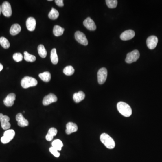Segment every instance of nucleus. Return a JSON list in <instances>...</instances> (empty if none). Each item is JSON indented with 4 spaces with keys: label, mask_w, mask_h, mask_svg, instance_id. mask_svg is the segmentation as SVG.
<instances>
[{
    "label": "nucleus",
    "mask_w": 162,
    "mask_h": 162,
    "mask_svg": "<svg viewBox=\"0 0 162 162\" xmlns=\"http://www.w3.org/2000/svg\"><path fill=\"white\" fill-rule=\"evenodd\" d=\"M75 38L77 42L84 46H87L88 45V40L86 37L83 32L78 31L75 34Z\"/></svg>",
    "instance_id": "nucleus-8"
},
{
    "label": "nucleus",
    "mask_w": 162,
    "mask_h": 162,
    "mask_svg": "<svg viewBox=\"0 0 162 162\" xmlns=\"http://www.w3.org/2000/svg\"><path fill=\"white\" fill-rule=\"evenodd\" d=\"M36 26V21L33 17H29L26 21V27L30 31L34 30Z\"/></svg>",
    "instance_id": "nucleus-17"
},
{
    "label": "nucleus",
    "mask_w": 162,
    "mask_h": 162,
    "mask_svg": "<svg viewBox=\"0 0 162 162\" xmlns=\"http://www.w3.org/2000/svg\"><path fill=\"white\" fill-rule=\"evenodd\" d=\"M1 7V13L3 15L7 17H9L12 15V9L9 2L5 1L2 3Z\"/></svg>",
    "instance_id": "nucleus-7"
},
{
    "label": "nucleus",
    "mask_w": 162,
    "mask_h": 162,
    "mask_svg": "<svg viewBox=\"0 0 162 162\" xmlns=\"http://www.w3.org/2000/svg\"><path fill=\"white\" fill-rule=\"evenodd\" d=\"M13 58L14 60L15 61L17 62H19L22 60L23 56L20 53H16L15 54H14Z\"/></svg>",
    "instance_id": "nucleus-31"
},
{
    "label": "nucleus",
    "mask_w": 162,
    "mask_h": 162,
    "mask_svg": "<svg viewBox=\"0 0 162 162\" xmlns=\"http://www.w3.org/2000/svg\"><path fill=\"white\" fill-rule=\"evenodd\" d=\"M21 30V27H20V25L18 23H15L12 25V26L10 27V34L14 36L19 34Z\"/></svg>",
    "instance_id": "nucleus-20"
},
{
    "label": "nucleus",
    "mask_w": 162,
    "mask_h": 162,
    "mask_svg": "<svg viewBox=\"0 0 162 162\" xmlns=\"http://www.w3.org/2000/svg\"><path fill=\"white\" fill-rule=\"evenodd\" d=\"M57 101V97L55 95L52 93H50L47 95H46L43 100V103L44 105H48L52 103H54Z\"/></svg>",
    "instance_id": "nucleus-11"
},
{
    "label": "nucleus",
    "mask_w": 162,
    "mask_h": 162,
    "mask_svg": "<svg viewBox=\"0 0 162 162\" xmlns=\"http://www.w3.org/2000/svg\"><path fill=\"white\" fill-rule=\"evenodd\" d=\"M16 95L14 93H10L3 100L4 104L7 107H11L14 104Z\"/></svg>",
    "instance_id": "nucleus-12"
},
{
    "label": "nucleus",
    "mask_w": 162,
    "mask_h": 162,
    "mask_svg": "<svg viewBox=\"0 0 162 162\" xmlns=\"http://www.w3.org/2000/svg\"><path fill=\"white\" fill-rule=\"evenodd\" d=\"M78 129V128L76 124L72 122H69L66 125V129L65 130L66 134L68 135L71 134L72 133L76 132Z\"/></svg>",
    "instance_id": "nucleus-16"
},
{
    "label": "nucleus",
    "mask_w": 162,
    "mask_h": 162,
    "mask_svg": "<svg viewBox=\"0 0 162 162\" xmlns=\"http://www.w3.org/2000/svg\"><path fill=\"white\" fill-rule=\"evenodd\" d=\"M49 150H50V152L53 155H54L55 157L58 158L60 156V154L58 152V150H57L56 148H54L53 146H52L49 149Z\"/></svg>",
    "instance_id": "nucleus-32"
},
{
    "label": "nucleus",
    "mask_w": 162,
    "mask_h": 162,
    "mask_svg": "<svg viewBox=\"0 0 162 162\" xmlns=\"http://www.w3.org/2000/svg\"><path fill=\"white\" fill-rule=\"evenodd\" d=\"M55 2L58 6H60V7H62L64 6V4L63 3V0H56Z\"/></svg>",
    "instance_id": "nucleus-33"
},
{
    "label": "nucleus",
    "mask_w": 162,
    "mask_h": 162,
    "mask_svg": "<svg viewBox=\"0 0 162 162\" xmlns=\"http://www.w3.org/2000/svg\"><path fill=\"white\" fill-rule=\"evenodd\" d=\"M38 52L39 56L42 58H44L47 56V51L43 45H40L38 47Z\"/></svg>",
    "instance_id": "nucleus-26"
},
{
    "label": "nucleus",
    "mask_w": 162,
    "mask_h": 162,
    "mask_svg": "<svg viewBox=\"0 0 162 162\" xmlns=\"http://www.w3.org/2000/svg\"><path fill=\"white\" fill-rule=\"evenodd\" d=\"M105 1L108 7L111 9L115 8L117 6V0H106Z\"/></svg>",
    "instance_id": "nucleus-30"
},
{
    "label": "nucleus",
    "mask_w": 162,
    "mask_h": 162,
    "mask_svg": "<svg viewBox=\"0 0 162 162\" xmlns=\"http://www.w3.org/2000/svg\"><path fill=\"white\" fill-rule=\"evenodd\" d=\"M3 69V65H2V64H1V63H0V72H1V70H2V69Z\"/></svg>",
    "instance_id": "nucleus-34"
},
{
    "label": "nucleus",
    "mask_w": 162,
    "mask_h": 162,
    "mask_svg": "<svg viewBox=\"0 0 162 162\" xmlns=\"http://www.w3.org/2000/svg\"><path fill=\"white\" fill-rule=\"evenodd\" d=\"M108 72L107 69L102 68L100 69L98 72V82L100 84H104L105 82L107 77Z\"/></svg>",
    "instance_id": "nucleus-6"
},
{
    "label": "nucleus",
    "mask_w": 162,
    "mask_h": 162,
    "mask_svg": "<svg viewBox=\"0 0 162 162\" xmlns=\"http://www.w3.org/2000/svg\"><path fill=\"white\" fill-rule=\"evenodd\" d=\"M100 140L101 142L109 149L115 148V141L109 135L106 133H103L100 135Z\"/></svg>",
    "instance_id": "nucleus-2"
},
{
    "label": "nucleus",
    "mask_w": 162,
    "mask_h": 162,
    "mask_svg": "<svg viewBox=\"0 0 162 162\" xmlns=\"http://www.w3.org/2000/svg\"><path fill=\"white\" fill-rule=\"evenodd\" d=\"M65 29L59 25H55L53 28V34L56 36H60L63 35Z\"/></svg>",
    "instance_id": "nucleus-23"
},
{
    "label": "nucleus",
    "mask_w": 162,
    "mask_h": 162,
    "mask_svg": "<svg viewBox=\"0 0 162 162\" xmlns=\"http://www.w3.org/2000/svg\"><path fill=\"white\" fill-rule=\"evenodd\" d=\"M16 120L19 127H25L28 125V121L24 118L21 113H18L16 116Z\"/></svg>",
    "instance_id": "nucleus-15"
},
{
    "label": "nucleus",
    "mask_w": 162,
    "mask_h": 162,
    "mask_svg": "<svg viewBox=\"0 0 162 162\" xmlns=\"http://www.w3.org/2000/svg\"><path fill=\"white\" fill-rule=\"evenodd\" d=\"M83 25L89 30L94 31L96 30V25L91 18L88 17L85 19L83 22Z\"/></svg>",
    "instance_id": "nucleus-14"
},
{
    "label": "nucleus",
    "mask_w": 162,
    "mask_h": 162,
    "mask_svg": "<svg viewBox=\"0 0 162 162\" xmlns=\"http://www.w3.org/2000/svg\"><path fill=\"white\" fill-rule=\"evenodd\" d=\"M158 39L155 36H151L148 37L146 40L147 46L150 50H153L157 46Z\"/></svg>",
    "instance_id": "nucleus-10"
},
{
    "label": "nucleus",
    "mask_w": 162,
    "mask_h": 162,
    "mask_svg": "<svg viewBox=\"0 0 162 162\" xmlns=\"http://www.w3.org/2000/svg\"><path fill=\"white\" fill-rule=\"evenodd\" d=\"M135 32L132 30L125 31L120 36L121 39L123 41H128L132 39L135 36Z\"/></svg>",
    "instance_id": "nucleus-13"
},
{
    "label": "nucleus",
    "mask_w": 162,
    "mask_h": 162,
    "mask_svg": "<svg viewBox=\"0 0 162 162\" xmlns=\"http://www.w3.org/2000/svg\"><path fill=\"white\" fill-rule=\"evenodd\" d=\"M117 107L119 112L124 116L128 117L132 115V108L128 104L124 102H119L117 103Z\"/></svg>",
    "instance_id": "nucleus-1"
},
{
    "label": "nucleus",
    "mask_w": 162,
    "mask_h": 162,
    "mask_svg": "<svg viewBox=\"0 0 162 162\" xmlns=\"http://www.w3.org/2000/svg\"><path fill=\"white\" fill-rule=\"evenodd\" d=\"M0 44L5 49L9 48L10 47V43L9 41L4 37L0 38Z\"/></svg>",
    "instance_id": "nucleus-28"
},
{
    "label": "nucleus",
    "mask_w": 162,
    "mask_h": 162,
    "mask_svg": "<svg viewBox=\"0 0 162 162\" xmlns=\"http://www.w3.org/2000/svg\"><path fill=\"white\" fill-rule=\"evenodd\" d=\"M51 60L52 64L56 65L58 63L59 58L57 54L56 49V48L53 49L51 51Z\"/></svg>",
    "instance_id": "nucleus-21"
},
{
    "label": "nucleus",
    "mask_w": 162,
    "mask_h": 162,
    "mask_svg": "<svg viewBox=\"0 0 162 162\" xmlns=\"http://www.w3.org/2000/svg\"><path fill=\"white\" fill-rule=\"evenodd\" d=\"M37 84H38V81L35 78L28 76L24 77L21 81V86L23 88H25V89L29 87L36 86Z\"/></svg>",
    "instance_id": "nucleus-3"
},
{
    "label": "nucleus",
    "mask_w": 162,
    "mask_h": 162,
    "mask_svg": "<svg viewBox=\"0 0 162 162\" xmlns=\"http://www.w3.org/2000/svg\"><path fill=\"white\" fill-rule=\"evenodd\" d=\"M140 56L139 51L137 50H134L127 54L125 61L128 64H131L136 62V61L139 59Z\"/></svg>",
    "instance_id": "nucleus-5"
},
{
    "label": "nucleus",
    "mask_w": 162,
    "mask_h": 162,
    "mask_svg": "<svg viewBox=\"0 0 162 162\" xmlns=\"http://www.w3.org/2000/svg\"><path fill=\"white\" fill-rule=\"evenodd\" d=\"M9 121L10 117L8 116L4 115L2 113H0V122L1 128L3 130H7L10 128L11 125Z\"/></svg>",
    "instance_id": "nucleus-9"
},
{
    "label": "nucleus",
    "mask_w": 162,
    "mask_h": 162,
    "mask_svg": "<svg viewBox=\"0 0 162 162\" xmlns=\"http://www.w3.org/2000/svg\"><path fill=\"white\" fill-rule=\"evenodd\" d=\"M1 6L0 5V14H1Z\"/></svg>",
    "instance_id": "nucleus-35"
},
{
    "label": "nucleus",
    "mask_w": 162,
    "mask_h": 162,
    "mask_svg": "<svg viewBox=\"0 0 162 162\" xmlns=\"http://www.w3.org/2000/svg\"><path fill=\"white\" fill-rule=\"evenodd\" d=\"M63 73L67 76H71L74 73V69L72 66H66L63 70Z\"/></svg>",
    "instance_id": "nucleus-29"
},
{
    "label": "nucleus",
    "mask_w": 162,
    "mask_h": 162,
    "mask_svg": "<svg viewBox=\"0 0 162 162\" xmlns=\"http://www.w3.org/2000/svg\"><path fill=\"white\" fill-rule=\"evenodd\" d=\"M24 59L27 62H34L36 60V58L34 55H31L27 51L24 52Z\"/></svg>",
    "instance_id": "nucleus-27"
},
{
    "label": "nucleus",
    "mask_w": 162,
    "mask_h": 162,
    "mask_svg": "<svg viewBox=\"0 0 162 162\" xmlns=\"http://www.w3.org/2000/svg\"><path fill=\"white\" fill-rule=\"evenodd\" d=\"M52 146L53 147L56 148L58 151H60L63 146V144L62 141L59 139L54 140L52 143Z\"/></svg>",
    "instance_id": "nucleus-24"
},
{
    "label": "nucleus",
    "mask_w": 162,
    "mask_h": 162,
    "mask_svg": "<svg viewBox=\"0 0 162 162\" xmlns=\"http://www.w3.org/2000/svg\"><path fill=\"white\" fill-rule=\"evenodd\" d=\"M39 77L45 82H49L51 79V74L49 72H45L40 73Z\"/></svg>",
    "instance_id": "nucleus-22"
},
{
    "label": "nucleus",
    "mask_w": 162,
    "mask_h": 162,
    "mask_svg": "<svg viewBox=\"0 0 162 162\" xmlns=\"http://www.w3.org/2000/svg\"><path fill=\"white\" fill-rule=\"evenodd\" d=\"M57 134V130L54 128H51L49 130L48 133L46 136V140L49 141H52L53 137L56 136Z\"/></svg>",
    "instance_id": "nucleus-19"
},
{
    "label": "nucleus",
    "mask_w": 162,
    "mask_h": 162,
    "mask_svg": "<svg viewBox=\"0 0 162 162\" xmlns=\"http://www.w3.org/2000/svg\"><path fill=\"white\" fill-rule=\"evenodd\" d=\"M85 97V94L82 91H80L77 93H74L73 95V99L75 102L79 103L84 99Z\"/></svg>",
    "instance_id": "nucleus-18"
},
{
    "label": "nucleus",
    "mask_w": 162,
    "mask_h": 162,
    "mask_svg": "<svg viewBox=\"0 0 162 162\" xmlns=\"http://www.w3.org/2000/svg\"><path fill=\"white\" fill-rule=\"evenodd\" d=\"M59 13L58 10L54 9V8H52L51 10L49 13L48 17L50 19L52 20H55L59 17Z\"/></svg>",
    "instance_id": "nucleus-25"
},
{
    "label": "nucleus",
    "mask_w": 162,
    "mask_h": 162,
    "mask_svg": "<svg viewBox=\"0 0 162 162\" xmlns=\"http://www.w3.org/2000/svg\"><path fill=\"white\" fill-rule=\"evenodd\" d=\"M15 132L12 129H9L4 132L3 137L1 138V142L3 144H6L9 143L15 136Z\"/></svg>",
    "instance_id": "nucleus-4"
}]
</instances>
